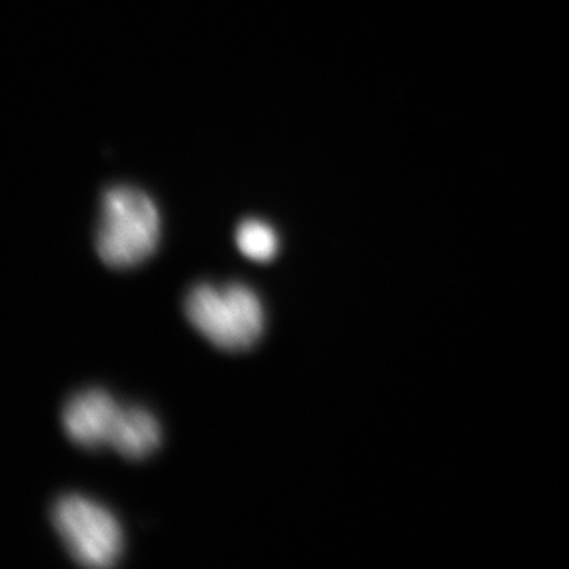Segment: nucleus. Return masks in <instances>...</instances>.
<instances>
[{
  "mask_svg": "<svg viewBox=\"0 0 569 569\" xmlns=\"http://www.w3.org/2000/svg\"><path fill=\"white\" fill-rule=\"evenodd\" d=\"M162 445V429L151 411L140 407L122 408L112 432L110 447L122 458H149Z\"/></svg>",
  "mask_w": 569,
  "mask_h": 569,
  "instance_id": "39448f33",
  "label": "nucleus"
},
{
  "mask_svg": "<svg viewBox=\"0 0 569 569\" xmlns=\"http://www.w3.org/2000/svg\"><path fill=\"white\" fill-rule=\"evenodd\" d=\"M122 408L103 389H86L71 397L63 408L62 425L78 447L102 448L111 443Z\"/></svg>",
  "mask_w": 569,
  "mask_h": 569,
  "instance_id": "20e7f679",
  "label": "nucleus"
},
{
  "mask_svg": "<svg viewBox=\"0 0 569 569\" xmlns=\"http://www.w3.org/2000/svg\"><path fill=\"white\" fill-rule=\"evenodd\" d=\"M239 252L257 263H268L279 253V236L271 224L258 219H247L236 231Z\"/></svg>",
  "mask_w": 569,
  "mask_h": 569,
  "instance_id": "423d86ee",
  "label": "nucleus"
},
{
  "mask_svg": "<svg viewBox=\"0 0 569 569\" xmlns=\"http://www.w3.org/2000/svg\"><path fill=\"white\" fill-rule=\"evenodd\" d=\"M160 234V212L148 194L126 186L104 193L96 241L104 264L137 268L156 253Z\"/></svg>",
  "mask_w": 569,
  "mask_h": 569,
  "instance_id": "f03ea898",
  "label": "nucleus"
},
{
  "mask_svg": "<svg viewBox=\"0 0 569 569\" xmlns=\"http://www.w3.org/2000/svg\"><path fill=\"white\" fill-rule=\"evenodd\" d=\"M183 309L201 336L230 353L250 350L264 335L263 302L242 283L197 284L187 295Z\"/></svg>",
  "mask_w": 569,
  "mask_h": 569,
  "instance_id": "f257e3e1",
  "label": "nucleus"
},
{
  "mask_svg": "<svg viewBox=\"0 0 569 569\" xmlns=\"http://www.w3.org/2000/svg\"><path fill=\"white\" fill-rule=\"evenodd\" d=\"M52 523L74 561L88 568H112L123 553L118 518L91 498L66 496L52 508Z\"/></svg>",
  "mask_w": 569,
  "mask_h": 569,
  "instance_id": "7ed1b4c3",
  "label": "nucleus"
}]
</instances>
